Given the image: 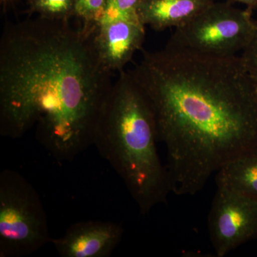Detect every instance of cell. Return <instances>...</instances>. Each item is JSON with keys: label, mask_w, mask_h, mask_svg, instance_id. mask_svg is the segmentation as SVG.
<instances>
[{"label": "cell", "mask_w": 257, "mask_h": 257, "mask_svg": "<svg viewBox=\"0 0 257 257\" xmlns=\"http://www.w3.org/2000/svg\"><path fill=\"white\" fill-rule=\"evenodd\" d=\"M130 72L155 115L176 195L197 194L224 164L256 148V87L240 56L167 44L144 51Z\"/></svg>", "instance_id": "cell-1"}, {"label": "cell", "mask_w": 257, "mask_h": 257, "mask_svg": "<svg viewBox=\"0 0 257 257\" xmlns=\"http://www.w3.org/2000/svg\"><path fill=\"white\" fill-rule=\"evenodd\" d=\"M91 26L39 16L5 23L0 38V134L37 141L58 161L94 145L113 84Z\"/></svg>", "instance_id": "cell-2"}, {"label": "cell", "mask_w": 257, "mask_h": 257, "mask_svg": "<svg viewBox=\"0 0 257 257\" xmlns=\"http://www.w3.org/2000/svg\"><path fill=\"white\" fill-rule=\"evenodd\" d=\"M155 115L130 72H119L98 122L94 145L147 215L172 192L159 156Z\"/></svg>", "instance_id": "cell-3"}, {"label": "cell", "mask_w": 257, "mask_h": 257, "mask_svg": "<svg viewBox=\"0 0 257 257\" xmlns=\"http://www.w3.org/2000/svg\"><path fill=\"white\" fill-rule=\"evenodd\" d=\"M45 209L35 189L15 171L0 174V256L22 257L51 242Z\"/></svg>", "instance_id": "cell-4"}, {"label": "cell", "mask_w": 257, "mask_h": 257, "mask_svg": "<svg viewBox=\"0 0 257 257\" xmlns=\"http://www.w3.org/2000/svg\"><path fill=\"white\" fill-rule=\"evenodd\" d=\"M253 10L232 3H213L184 26L175 29L167 44L205 55H236L251 40L257 28Z\"/></svg>", "instance_id": "cell-5"}, {"label": "cell", "mask_w": 257, "mask_h": 257, "mask_svg": "<svg viewBox=\"0 0 257 257\" xmlns=\"http://www.w3.org/2000/svg\"><path fill=\"white\" fill-rule=\"evenodd\" d=\"M208 230L218 257L256 239V199L217 188L208 214Z\"/></svg>", "instance_id": "cell-6"}, {"label": "cell", "mask_w": 257, "mask_h": 257, "mask_svg": "<svg viewBox=\"0 0 257 257\" xmlns=\"http://www.w3.org/2000/svg\"><path fill=\"white\" fill-rule=\"evenodd\" d=\"M90 26L96 54L109 72L124 71L134 55L143 47L145 26L141 22L116 20Z\"/></svg>", "instance_id": "cell-7"}, {"label": "cell", "mask_w": 257, "mask_h": 257, "mask_svg": "<svg viewBox=\"0 0 257 257\" xmlns=\"http://www.w3.org/2000/svg\"><path fill=\"white\" fill-rule=\"evenodd\" d=\"M124 233L117 223L80 221L50 243L62 257H108L121 242Z\"/></svg>", "instance_id": "cell-8"}, {"label": "cell", "mask_w": 257, "mask_h": 257, "mask_svg": "<svg viewBox=\"0 0 257 257\" xmlns=\"http://www.w3.org/2000/svg\"><path fill=\"white\" fill-rule=\"evenodd\" d=\"M213 3V0H142L138 14L145 26L164 31L184 26Z\"/></svg>", "instance_id": "cell-9"}, {"label": "cell", "mask_w": 257, "mask_h": 257, "mask_svg": "<svg viewBox=\"0 0 257 257\" xmlns=\"http://www.w3.org/2000/svg\"><path fill=\"white\" fill-rule=\"evenodd\" d=\"M217 188L257 200V147L235 157L216 172Z\"/></svg>", "instance_id": "cell-10"}, {"label": "cell", "mask_w": 257, "mask_h": 257, "mask_svg": "<svg viewBox=\"0 0 257 257\" xmlns=\"http://www.w3.org/2000/svg\"><path fill=\"white\" fill-rule=\"evenodd\" d=\"M30 13L55 21H69L76 16V0H30Z\"/></svg>", "instance_id": "cell-11"}, {"label": "cell", "mask_w": 257, "mask_h": 257, "mask_svg": "<svg viewBox=\"0 0 257 257\" xmlns=\"http://www.w3.org/2000/svg\"><path fill=\"white\" fill-rule=\"evenodd\" d=\"M142 0H108L102 16L97 23L116 20L140 21L138 10Z\"/></svg>", "instance_id": "cell-12"}, {"label": "cell", "mask_w": 257, "mask_h": 257, "mask_svg": "<svg viewBox=\"0 0 257 257\" xmlns=\"http://www.w3.org/2000/svg\"><path fill=\"white\" fill-rule=\"evenodd\" d=\"M108 0H76V17L83 25H92L100 20Z\"/></svg>", "instance_id": "cell-13"}, {"label": "cell", "mask_w": 257, "mask_h": 257, "mask_svg": "<svg viewBox=\"0 0 257 257\" xmlns=\"http://www.w3.org/2000/svg\"><path fill=\"white\" fill-rule=\"evenodd\" d=\"M240 57L248 73L257 74V28Z\"/></svg>", "instance_id": "cell-14"}, {"label": "cell", "mask_w": 257, "mask_h": 257, "mask_svg": "<svg viewBox=\"0 0 257 257\" xmlns=\"http://www.w3.org/2000/svg\"><path fill=\"white\" fill-rule=\"evenodd\" d=\"M231 3H240L246 5V8L251 10L257 9V0H226Z\"/></svg>", "instance_id": "cell-15"}, {"label": "cell", "mask_w": 257, "mask_h": 257, "mask_svg": "<svg viewBox=\"0 0 257 257\" xmlns=\"http://www.w3.org/2000/svg\"><path fill=\"white\" fill-rule=\"evenodd\" d=\"M250 75H251V78H252L253 82H254L255 87H256V93L257 95V74H250Z\"/></svg>", "instance_id": "cell-16"}, {"label": "cell", "mask_w": 257, "mask_h": 257, "mask_svg": "<svg viewBox=\"0 0 257 257\" xmlns=\"http://www.w3.org/2000/svg\"><path fill=\"white\" fill-rule=\"evenodd\" d=\"M4 1H5V0H4Z\"/></svg>", "instance_id": "cell-17"}]
</instances>
